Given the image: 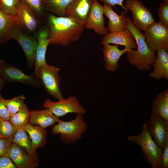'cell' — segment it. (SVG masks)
Segmentation results:
<instances>
[{
    "label": "cell",
    "mask_w": 168,
    "mask_h": 168,
    "mask_svg": "<svg viewBox=\"0 0 168 168\" xmlns=\"http://www.w3.org/2000/svg\"><path fill=\"white\" fill-rule=\"evenodd\" d=\"M49 43L66 45L78 40L85 28L84 25L68 16H58L52 13L48 16Z\"/></svg>",
    "instance_id": "6da1fadb"
},
{
    "label": "cell",
    "mask_w": 168,
    "mask_h": 168,
    "mask_svg": "<svg viewBox=\"0 0 168 168\" xmlns=\"http://www.w3.org/2000/svg\"><path fill=\"white\" fill-rule=\"evenodd\" d=\"M126 18L127 28L134 37L137 47V50L132 49L126 53L127 61L139 71L151 70L156 57L155 53L147 46L143 33L135 26L128 16Z\"/></svg>",
    "instance_id": "7a4b0ae2"
},
{
    "label": "cell",
    "mask_w": 168,
    "mask_h": 168,
    "mask_svg": "<svg viewBox=\"0 0 168 168\" xmlns=\"http://www.w3.org/2000/svg\"><path fill=\"white\" fill-rule=\"evenodd\" d=\"M127 138L128 141L136 143L141 147L144 159L152 168H161L160 160L162 148L154 141L145 123L140 134L128 136Z\"/></svg>",
    "instance_id": "3957f363"
},
{
    "label": "cell",
    "mask_w": 168,
    "mask_h": 168,
    "mask_svg": "<svg viewBox=\"0 0 168 168\" xmlns=\"http://www.w3.org/2000/svg\"><path fill=\"white\" fill-rule=\"evenodd\" d=\"M52 128L53 134H60L61 139L67 144L80 140L87 128V125L84 121L82 115L77 114L75 118L69 121L61 120Z\"/></svg>",
    "instance_id": "277c9868"
},
{
    "label": "cell",
    "mask_w": 168,
    "mask_h": 168,
    "mask_svg": "<svg viewBox=\"0 0 168 168\" xmlns=\"http://www.w3.org/2000/svg\"><path fill=\"white\" fill-rule=\"evenodd\" d=\"M60 69L46 63L34 69L33 75L41 82L47 92L58 101L63 98L60 89Z\"/></svg>",
    "instance_id": "5b68a950"
},
{
    "label": "cell",
    "mask_w": 168,
    "mask_h": 168,
    "mask_svg": "<svg viewBox=\"0 0 168 168\" xmlns=\"http://www.w3.org/2000/svg\"><path fill=\"white\" fill-rule=\"evenodd\" d=\"M15 27L26 33L33 34L40 27L41 19L23 0L16 5L15 15Z\"/></svg>",
    "instance_id": "8992f818"
},
{
    "label": "cell",
    "mask_w": 168,
    "mask_h": 168,
    "mask_svg": "<svg viewBox=\"0 0 168 168\" xmlns=\"http://www.w3.org/2000/svg\"><path fill=\"white\" fill-rule=\"evenodd\" d=\"M124 6L127 10L130 11L133 23L140 30L146 31L155 21L151 11L142 2L126 0Z\"/></svg>",
    "instance_id": "52a82bcc"
},
{
    "label": "cell",
    "mask_w": 168,
    "mask_h": 168,
    "mask_svg": "<svg viewBox=\"0 0 168 168\" xmlns=\"http://www.w3.org/2000/svg\"><path fill=\"white\" fill-rule=\"evenodd\" d=\"M43 107L49 109L54 115L59 117L68 113H75L83 115L86 110L81 105L77 97L71 96L66 99L54 102L49 99L44 101Z\"/></svg>",
    "instance_id": "ba28073f"
},
{
    "label": "cell",
    "mask_w": 168,
    "mask_h": 168,
    "mask_svg": "<svg viewBox=\"0 0 168 168\" xmlns=\"http://www.w3.org/2000/svg\"><path fill=\"white\" fill-rule=\"evenodd\" d=\"M0 76L5 81L19 82L34 87H39L42 84L34 75H27L20 69L2 60H0Z\"/></svg>",
    "instance_id": "9c48e42d"
},
{
    "label": "cell",
    "mask_w": 168,
    "mask_h": 168,
    "mask_svg": "<svg viewBox=\"0 0 168 168\" xmlns=\"http://www.w3.org/2000/svg\"><path fill=\"white\" fill-rule=\"evenodd\" d=\"M146 43L152 51L158 49H168V27L159 22L154 21L143 33Z\"/></svg>",
    "instance_id": "30bf717a"
},
{
    "label": "cell",
    "mask_w": 168,
    "mask_h": 168,
    "mask_svg": "<svg viewBox=\"0 0 168 168\" xmlns=\"http://www.w3.org/2000/svg\"><path fill=\"white\" fill-rule=\"evenodd\" d=\"M12 39L15 40L22 48L26 56L28 68H31L34 61L38 44L36 39L18 28L14 26L11 33Z\"/></svg>",
    "instance_id": "8fae6325"
},
{
    "label": "cell",
    "mask_w": 168,
    "mask_h": 168,
    "mask_svg": "<svg viewBox=\"0 0 168 168\" xmlns=\"http://www.w3.org/2000/svg\"><path fill=\"white\" fill-rule=\"evenodd\" d=\"M145 123L155 142L163 148L168 143V123L157 114L151 113L150 119Z\"/></svg>",
    "instance_id": "7c38bea8"
},
{
    "label": "cell",
    "mask_w": 168,
    "mask_h": 168,
    "mask_svg": "<svg viewBox=\"0 0 168 168\" xmlns=\"http://www.w3.org/2000/svg\"><path fill=\"white\" fill-rule=\"evenodd\" d=\"M103 6L97 0H94L87 20L85 28L92 29L97 34L105 35L109 31L105 25Z\"/></svg>",
    "instance_id": "4fadbf2b"
},
{
    "label": "cell",
    "mask_w": 168,
    "mask_h": 168,
    "mask_svg": "<svg viewBox=\"0 0 168 168\" xmlns=\"http://www.w3.org/2000/svg\"><path fill=\"white\" fill-rule=\"evenodd\" d=\"M5 155L11 160L16 168H33L38 165L34 157L27 154L21 147L12 142Z\"/></svg>",
    "instance_id": "5bb4252c"
},
{
    "label": "cell",
    "mask_w": 168,
    "mask_h": 168,
    "mask_svg": "<svg viewBox=\"0 0 168 168\" xmlns=\"http://www.w3.org/2000/svg\"><path fill=\"white\" fill-rule=\"evenodd\" d=\"M36 39L38 46L34 61L35 69L46 63L45 54L49 43V31L48 26H41L33 34Z\"/></svg>",
    "instance_id": "9a60e30c"
},
{
    "label": "cell",
    "mask_w": 168,
    "mask_h": 168,
    "mask_svg": "<svg viewBox=\"0 0 168 168\" xmlns=\"http://www.w3.org/2000/svg\"><path fill=\"white\" fill-rule=\"evenodd\" d=\"M110 44L123 45L127 52L137 47L135 40L128 28L123 31L110 32L105 35L102 39V44Z\"/></svg>",
    "instance_id": "2e32d148"
},
{
    "label": "cell",
    "mask_w": 168,
    "mask_h": 168,
    "mask_svg": "<svg viewBox=\"0 0 168 168\" xmlns=\"http://www.w3.org/2000/svg\"><path fill=\"white\" fill-rule=\"evenodd\" d=\"M94 0H72L68 7L66 16L72 18L84 26Z\"/></svg>",
    "instance_id": "e0dca14e"
},
{
    "label": "cell",
    "mask_w": 168,
    "mask_h": 168,
    "mask_svg": "<svg viewBox=\"0 0 168 168\" xmlns=\"http://www.w3.org/2000/svg\"><path fill=\"white\" fill-rule=\"evenodd\" d=\"M103 6L104 14L109 20L106 27L109 31H119L127 28V19L124 11H121L120 14L118 15L110 5L104 3Z\"/></svg>",
    "instance_id": "ac0fdd59"
},
{
    "label": "cell",
    "mask_w": 168,
    "mask_h": 168,
    "mask_svg": "<svg viewBox=\"0 0 168 168\" xmlns=\"http://www.w3.org/2000/svg\"><path fill=\"white\" fill-rule=\"evenodd\" d=\"M157 56L152 65L153 69L149 73L150 77L154 79L161 78L168 79V49L164 48L156 51Z\"/></svg>",
    "instance_id": "d6986e66"
},
{
    "label": "cell",
    "mask_w": 168,
    "mask_h": 168,
    "mask_svg": "<svg viewBox=\"0 0 168 168\" xmlns=\"http://www.w3.org/2000/svg\"><path fill=\"white\" fill-rule=\"evenodd\" d=\"M104 45L103 49L105 67L108 71L114 72L118 68V61L121 56L127 52L124 48L119 49L118 45L107 44Z\"/></svg>",
    "instance_id": "ffe728a7"
},
{
    "label": "cell",
    "mask_w": 168,
    "mask_h": 168,
    "mask_svg": "<svg viewBox=\"0 0 168 168\" xmlns=\"http://www.w3.org/2000/svg\"><path fill=\"white\" fill-rule=\"evenodd\" d=\"M60 120L58 117L49 109L46 108L41 110H35L31 111L30 123L45 129L49 126L53 125Z\"/></svg>",
    "instance_id": "44dd1931"
},
{
    "label": "cell",
    "mask_w": 168,
    "mask_h": 168,
    "mask_svg": "<svg viewBox=\"0 0 168 168\" xmlns=\"http://www.w3.org/2000/svg\"><path fill=\"white\" fill-rule=\"evenodd\" d=\"M23 129L28 134L31 140L33 148L35 151L37 148L44 146L45 144L47 132L45 129L39 126H34L29 123Z\"/></svg>",
    "instance_id": "7402d4cb"
},
{
    "label": "cell",
    "mask_w": 168,
    "mask_h": 168,
    "mask_svg": "<svg viewBox=\"0 0 168 168\" xmlns=\"http://www.w3.org/2000/svg\"><path fill=\"white\" fill-rule=\"evenodd\" d=\"M151 113L156 114L168 123V90L158 94L154 99Z\"/></svg>",
    "instance_id": "603a6c76"
},
{
    "label": "cell",
    "mask_w": 168,
    "mask_h": 168,
    "mask_svg": "<svg viewBox=\"0 0 168 168\" xmlns=\"http://www.w3.org/2000/svg\"><path fill=\"white\" fill-rule=\"evenodd\" d=\"M14 16L7 14L0 10V45L11 39V33L15 26Z\"/></svg>",
    "instance_id": "cb8c5ba5"
},
{
    "label": "cell",
    "mask_w": 168,
    "mask_h": 168,
    "mask_svg": "<svg viewBox=\"0 0 168 168\" xmlns=\"http://www.w3.org/2000/svg\"><path fill=\"white\" fill-rule=\"evenodd\" d=\"M72 0H42L45 11L58 16H66L67 8Z\"/></svg>",
    "instance_id": "d4e9b609"
},
{
    "label": "cell",
    "mask_w": 168,
    "mask_h": 168,
    "mask_svg": "<svg viewBox=\"0 0 168 168\" xmlns=\"http://www.w3.org/2000/svg\"><path fill=\"white\" fill-rule=\"evenodd\" d=\"M27 133L23 129H18L13 135L12 142L19 145L29 154L34 157L35 151L32 147L31 142Z\"/></svg>",
    "instance_id": "484cf974"
},
{
    "label": "cell",
    "mask_w": 168,
    "mask_h": 168,
    "mask_svg": "<svg viewBox=\"0 0 168 168\" xmlns=\"http://www.w3.org/2000/svg\"><path fill=\"white\" fill-rule=\"evenodd\" d=\"M31 111L26 107L12 116L10 121L12 124L18 129H22L30 123Z\"/></svg>",
    "instance_id": "4316f807"
},
{
    "label": "cell",
    "mask_w": 168,
    "mask_h": 168,
    "mask_svg": "<svg viewBox=\"0 0 168 168\" xmlns=\"http://www.w3.org/2000/svg\"><path fill=\"white\" fill-rule=\"evenodd\" d=\"M25 97L21 95L9 100L4 99L5 104L11 117L27 107L24 103Z\"/></svg>",
    "instance_id": "83f0119b"
},
{
    "label": "cell",
    "mask_w": 168,
    "mask_h": 168,
    "mask_svg": "<svg viewBox=\"0 0 168 168\" xmlns=\"http://www.w3.org/2000/svg\"><path fill=\"white\" fill-rule=\"evenodd\" d=\"M18 130L12 124L10 120L0 117V138H12Z\"/></svg>",
    "instance_id": "f1b7e54d"
},
{
    "label": "cell",
    "mask_w": 168,
    "mask_h": 168,
    "mask_svg": "<svg viewBox=\"0 0 168 168\" xmlns=\"http://www.w3.org/2000/svg\"><path fill=\"white\" fill-rule=\"evenodd\" d=\"M33 11L36 15L41 19H43L45 11L42 0H22Z\"/></svg>",
    "instance_id": "f546056e"
},
{
    "label": "cell",
    "mask_w": 168,
    "mask_h": 168,
    "mask_svg": "<svg viewBox=\"0 0 168 168\" xmlns=\"http://www.w3.org/2000/svg\"><path fill=\"white\" fill-rule=\"evenodd\" d=\"M20 0H0V10L5 13L14 16L16 5Z\"/></svg>",
    "instance_id": "4dcf8cb0"
},
{
    "label": "cell",
    "mask_w": 168,
    "mask_h": 168,
    "mask_svg": "<svg viewBox=\"0 0 168 168\" xmlns=\"http://www.w3.org/2000/svg\"><path fill=\"white\" fill-rule=\"evenodd\" d=\"M159 22L168 27V0H165L161 4L158 11Z\"/></svg>",
    "instance_id": "1f68e13d"
},
{
    "label": "cell",
    "mask_w": 168,
    "mask_h": 168,
    "mask_svg": "<svg viewBox=\"0 0 168 168\" xmlns=\"http://www.w3.org/2000/svg\"><path fill=\"white\" fill-rule=\"evenodd\" d=\"M12 138H0V157L7 153L12 143Z\"/></svg>",
    "instance_id": "d6a6232c"
},
{
    "label": "cell",
    "mask_w": 168,
    "mask_h": 168,
    "mask_svg": "<svg viewBox=\"0 0 168 168\" xmlns=\"http://www.w3.org/2000/svg\"><path fill=\"white\" fill-rule=\"evenodd\" d=\"M162 148L160 163L161 168H168V143Z\"/></svg>",
    "instance_id": "836d02e7"
},
{
    "label": "cell",
    "mask_w": 168,
    "mask_h": 168,
    "mask_svg": "<svg viewBox=\"0 0 168 168\" xmlns=\"http://www.w3.org/2000/svg\"><path fill=\"white\" fill-rule=\"evenodd\" d=\"M4 99L0 93V117L10 120L11 116L5 104Z\"/></svg>",
    "instance_id": "e575fe53"
},
{
    "label": "cell",
    "mask_w": 168,
    "mask_h": 168,
    "mask_svg": "<svg viewBox=\"0 0 168 168\" xmlns=\"http://www.w3.org/2000/svg\"><path fill=\"white\" fill-rule=\"evenodd\" d=\"M11 160L6 155L0 157V168H16Z\"/></svg>",
    "instance_id": "d590c367"
},
{
    "label": "cell",
    "mask_w": 168,
    "mask_h": 168,
    "mask_svg": "<svg viewBox=\"0 0 168 168\" xmlns=\"http://www.w3.org/2000/svg\"><path fill=\"white\" fill-rule=\"evenodd\" d=\"M109 4L114 7L116 5L120 6L124 10L125 15H127L128 11L127 10L123 4V2L124 0H97Z\"/></svg>",
    "instance_id": "8d00e7d4"
},
{
    "label": "cell",
    "mask_w": 168,
    "mask_h": 168,
    "mask_svg": "<svg viewBox=\"0 0 168 168\" xmlns=\"http://www.w3.org/2000/svg\"><path fill=\"white\" fill-rule=\"evenodd\" d=\"M5 80L0 76V93L2 89L5 85Z\"/></svg>",
    "instance_id": "74e56055"
}]
</instances>
